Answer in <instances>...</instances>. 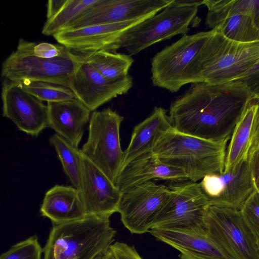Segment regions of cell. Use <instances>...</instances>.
<instances>
[{"mask_svg": "<svg viewBox=\"0 0 259 259\" xmlns=\"http://www.w3.org/2000/svg\"><path fill=\"white\" fill-rule=\"evenodd\" d=\"M81 55L102 75L111 80L127 76L134 62L131 55L116 52L101 51Z\"/></svg>", "mask_w": 259, "mask_h": 259, "instance_id": "obj_25", "label": "cell"}, {"mask_svg": "<svg viewBox=\"0 0 259 259\" xmlns=\"http://www.w3.org/2000/svg\"><path fill=\"white\" fill-rule=\"evenodd\" d=\"M48 127L78 147L91 111L77 99L48 102Z\"/></svg>", "mask_w": 259, "mask_h": 259, "instance_id": "obj_20", "label": "cell"}, {"mask_svg": "<svg viewBox=\"0 0 259 259\" xmlns=\"http://www.w3.org/2000/svg\"><path fill=\"white\" fill-rule=\"evenodd\" d=\"M103 254H101L96 257L95 259H103Z\"/></svg>", "mask_w": 259, "mask_h": 259, "instance_id": "obj_38", "label": "cell"}, {"mask_svg": "<svg viewBox=\"0 0 259 259\" xmlns=\"http://www.w3.org/2000/svg\"><path fill=\"white\" fill-rule=\"evenodd\" d=\"M248 162L254 190L259 194V141L250 151Z\"/></svg>", "mask_w": 259, "mask_h": 259, "instance_id": "obj_34", "label": "cell"}, {"mask_svg": "<svg viewBox=\"0 0 259 259\" xmlns=\"http://www.w3.org/2000/svg\"><path fill=\"white\" fill-rule=\"evenodd\" d=\"M34 44L20 39L16 50L2 64V76L12 81H39L69 88L70 77L78 65L80 55L65 48L57 57L39 58L32 53Z\"/></svg>", "mask_w": 259, "mask_h": 259, "instance_id": "obj_6", "label": "cell"}, {"mask_svg": "<svg viewBox=\"0 0 259 259\" xmlns=\"http://www.w3.org/2000/svg\"><path fill=\"white\" fill-rule=\"evenodd\" d=\"M67 0H50L47 4V18L49 20L58 14L65 5Z\"/></svg>", "mask_w": 259, "mask_h": 259, "instance_id": "obj_36", "label": "cell"}, {"mask_svg": "<svg viewBox=\"0 0 259 259\" xmlns=\"http://www.w3.org/2000/svg\"><path fill=\"white\" fill-rule=\"evenodd\" d=\"M99 0H67L64 7L52 18L47 20L41 32L45 35L56 34L96 5Z\"/></svg>", "mask_w": 259, "mask_h": 259, "instance_id": "obj_28", "label": "cell"}, {"mask_svg": "<svg viewBox=\"0 0 259 259\" xmlns=\"http://www.w3.org/2000/svg\"><path fill=\"white\" fill-rule=\"evenodd\" d=\"M212 31L194 61L193 83L237 80L259 60V40L236 42L215 29Z\"/></svg>", "mask_w": 259, "mask_h": 259, "instance_id": "obj_4", "label": "cell"}, {"mask_svg": "<svg viewBox=\"0 0 259 259\" xmlns=\"http://www.w3.org/2000/svg\"><path fill=\"white\" fill-rule=\"evenodd\" d=\"M205 230L231 259H259L258 241L236 209L209 205Z\"/></svg>", "mask_w": 259, "mask_h": 259, "instance_id": "obj_9", "label": "cell"}, {"mask_svg": "<svg viewBox=\"0 0 259 259\" xmlns=\"http://www.w3.org/2000/svg\"><path fill=\"white\" fill-rule=\"evenodd\" d=\"M251 95L239 80L224 83H193L170 104L168 117L178 132L203 139L230 140Z\"/></svg>", "mask_w": 259, "mask_h": 259, "instance_id": "obj_1", "label": "cell"}, {"mask_svg": "<svg viewBox=\"0 0 259 259\" xmlns=\"http://www.w3.org/2000/svg\"><path fill=\"white\" fill-rule=\"evenodd\" d=\"M199 183L210 205L239 210L254 190L248 158L227 172L206 175Z\"/></svg>", "mask_w": 259, "mask_h": 259, "instance_id": "obj_15", "label": "cell"}, {"mask_svg": "<svg viewBox=\"0 0 259 259\" xmlns=\"http://www.w3.org/2000/svg\"><path fill=\"white\" fill-rule=\"evenodd\" d=\"M116 259H143L133 246L120 242H116L110 246Z\"/></svg>", "mask_w": 259, "mask_h": 259, "instance_id": "obj_35", "label": "cell"}, {"mask_svg": "<svg viewBox=\"0 0 259 259\" xmlns=\"http://www.w3.org/2000/svg\"><path fill=\"white\" fill-rule=\"evenodd\" d=\"M146 19L64 29L53 36L60 45L80 54L101 51L116 52L115 45L123 32Z\"/></svg>", "mask_w": 259, "mask_h": 259, "instance_id": "obj_17", "label": "cell"}, {"mask_svg": "<svg viewBox=\"0 0 259 259\" xmlns=\"http://www.w3.org/2000/svg\"><path fill=\"white\" fill-rule=\"evenodd\" d=\"M213 29L236 42L250 43L259 40V29L252 18L246 15L227 18Z\"/></svg>", "mask_w": 259, "mask_h": 259, "instance_id": "obj_27", "label": "cell"}, {"mask_svg": "<svg viewBox=\"0 0 259 259\" xmlns=\"http://www.w3.org/2000/svg\"><path fill=\"white\" fill-rule=\"evenodd\" d=\"M202 5L207 9L205 23L210 30L236 15L250 16L259 29V0H203Z\"/></svg>", "mask_w": 259, "mask_h": 259, "instance_id": "obj_24", "label": "cell"}, {"mask_svg": "<svg viewBox=\"0 0 259 259\" xmlns=\"http://www.w3.org/2000/svg\"><path fill=\"white\" fill-rule=\"evenodd\" d=\"M156 180L174 183L189 181L183 171L162 163L150 151L137 156L123 166L114 184L123 193L135 186Z\"/></svg>", "mask_w": 259, "mask_h": 259, "instance_id": "obj_18", "label": "cell"}, {"mask_svg": "<svg viewBox=\"0 0 259 259\" xmlns=\"http://www.w3.org/2000/svg\"><path fill=\"white\" fill-rule=\"evenodd\" d=\"M212 33L210 30L183 35L156 53L151 61L153 85L175 93L184 85L192 83L194 61Z\"/></svg>", "mask_w": 259, "mask_h": 259, "instance_id": "obj_7", "label": "cell"}, {"mask_svg": "<svg viewBox=\"0 0 259 259\" xmlns=\"http://www.w3.org/2000/svg\"><path fill=\"white\" fill-rule=\"evenodd\" d=\"M229 140L209 141L172 127L158 138L151 151L162 163L181 170L189 181L197 182L206 175L224 172Z\"/></svg>", "mask_w": 259, "mask_h": 259, "instance_id": "obj_2", "label": "cell"}, {"mask_svg": "<svg viewBox=\"0 0 259 259\" xmlns=\"http://www.w3.org/2000/svg\"><path fill=\"white\" fill-rule=\"evenodd\" d=\"M237 80L242 82L247 88L252 100L259 101V60Z\"/></svg>", "mask_w": 259, "mask_h": 259, "instance_id": "obj_32", "label": "cell"}, {"mask_svg": "<svg viewBox=\"0 0 259 259\" xmlns=\"http://www.w3.org/2000/svg\"><path fill=\"white\" fill-rule=\"evenodd\" d=\"M109 218L87 215L53 225L43 248V259H95L103 254L116 234Z\"/></svg>", "mask_w": 259, "mask_h": 259, "instance_id": "obj_3", "label": "cell"}, {"mask_svg": "<svg viewBox=\"0 0 259 259\" xmlns=\"http://www.w3.org/2000/svg\"><path fill=\"white\" fill-rule=\"evenodd\" d=\"M62 164L63 170L73 187L79 189L82 167L81 149L70 144L61 136L55 134L49 138Z\"/></svg>", "mask_w": 259, "mask_h": 259, "instance_id": "obj_26", "label": "cell"}, {"mask_svg": "<svg viewBox=\"0 0 259 259\" xmlns=\"http://www.w3.org/2000/svg\"><path fill=\"white\" fill-rule=\"evenodd\" d=\"M169 188V197L152 229L205 230V218L209 203L200 183L188 181Z\"/></svg>", "mask_w": 259, "mask_h": 259, "instance_id": "obj_10", "label": "cell"}, {"mask_svg": "<svg viewBox=\"0 0 259 259\" xmlns=\"http://www.w3.org/2000/svg\"><path fill=\"white\" fill-rule=\"evenodd\" d=\"M42 255L43 248L34 235L11 246L0 259H43Z\"/></svg>", "mask_w": 259, "mask_h": 259, "instance_id": "obj_30", "label": "cell"}, {"mask_svg": "<svg viewBox=\"0 0 259 259\" xmlns=\"http://www.w3.org/2000/svg\"><path fill=\"white\" fill-rule=\"evenodd\" d=\"M2 99L3 116L12 120L19 130L37 137L48 127L47 105L24 91L19 82L5 80Z\"/></svg>", "mask_w": 259, "mask_h": 259, "instance_id": "obj_13", "label": "cell"}, {"mask_svg": "<svg viewBox=\"0 0 259 259\" xmlns=\"http://www.w3.org/2000/svg\"><path fill=\"white\" fill-rule=\"evenodd\" d=\"M40 212L41 216L50 219L53 225L80 220L87 215L78 190L59 185L46 192Z\"/></svg>", "mask_w": 259, "mask_h": 259, "instance_id": "obj_22", "label": "cell"}, {"mask_svg": "<svg viewBox=\"0 0 259 259\" xmlns=\"http://www.w3.org/2000/svg\"><path fill=\"white\" fill-rule=\"evenodd\" d=\"M172 0H99L64 29L148 18L160 12ZM63 29V30H64Z\"/></svg>", "mask_w": 259, "mask_h": 259, "instance_id": "obj_14", "label": "cell"}, {"mask_svg": "<svg viewBox=\"0 0 259 259\" xmlns=\"http://www.w3.org/2000/svg\"><path fill=\"white\" fill-rule=\"evenodd\" d=\"M149 232L179 250L181 259H231L206 230L153 228Z\"/></svg>", "mask_w": 259, "mask_h": 259, "instance_id": "obj_19", "label": "cell"}, {"mask_svg": "<svg viewBox=\"0 0 259 259\" xmlns=\"http://www.w3.org/2000/svg\"><path fill=\"white\" fill-rule=\"evenodd\" d=\"M200 0H172L159 13L130 27L123 32L115 46V51L124 48L135 55L158 42L173 36L186 34L192 24H198Z\"/></svg>", "mask_w": 259, "mask_h": 259, "instance_id": "obj_5", "label": "cell"}, {"mask_svg": "<svg viewBox=\"0 0 259 259\" xmlns=\"http://www.w3.org/2000/svg\"><path fill=\"white\" fill-rule=\"evenodd\" d=\"M78 191L87 215L110 218L117 212L121 192L101 169L82 154Z\"/></svg>", "mask_w": 259, "mask_h": 259, "instance_id": "obj_16", "label": "cell"}, {"mask_svg": "<svg viewBox=\"0 0 259 259\" xmlns=\"http://www.w3.org/2000/svg\"><path fill=\"white\" fill-rule=\"evenodd\" d=\"M258 106H259V101H258Z\"/></svg>", "mask_w": 259, "mask_h": 259, "instance_id": "obj_40", "label": "cell"}, {"mask_svg": "<svg viewBox=\"0 0 259 259\" xmlns=\"http://www.w3.org/2000/svg\"><path fill=\"white\" fill-rule=\"evenodd\" d=\"M103 259H116L113 250L110 248L103 254Z\"/></svg>", "mask_w": 259, "mask_h": 259, "instance_id": "obj_37", "label": "cell"}, {"mask_svg": "<svg viewBox=\"0 0 259 259\" xmlns=\"http://www.w3.org/2000/svg\"><path fill=\"white\" fill-rule=\"evenodd\" d=\"M245 223L259 242V194L254 190L240 210Z\"/></svg>", "mask_w": 259, "mask_h": 259, "instance_id": "obj_31", "label": "cell"}, {"mask_svg": "<svg viewBox=\"0 0 259 259\" xmlns=\"http://www.w3.org/2000/svg\"><path fill=\"white\" fill-rule=\"evenodd\" d=\"M79 55L80 61L70 77L69 88L91 112L118 96L127 93L132 87L133 78L130 75L116 80L108 79Z\"/></svg>", "mask_w": 259, "mask_h": 259, "instance_id": "obj_12", "label": "cell"}, {"mask_svg": "<svg viewBox=\"0 0 259 259\" xmlns=\"http://www.w3.org/2000/svg\"><path fill=\"white\" fill-rule=\"evenodd\" d=\"M65 48L61 45H54L48 42H34L32 53L34 56L39 58L52 59L60 56Z\"/></svg>", "mask_w": 259, "mask_h": 259, "instance_id": "obj_33", "label": "cell"}, {"mask_svg": "<svg viewBox=\"0 0 259 259\" xmlns=\"http://www.w3.org/2000/svg\"><path fill=\"white\" fill-rule=\"evenodd\" d=\"M258 248H259V242H258Z\"/></svg>", "mask_w": 259, "mask_h": 259, "instance_id": "obj_39", "label": "cell"}, {"mask_svg": "<svg viewBox=\"0 0 259 259\" xmlns=\"http://www.w3.org/2000/svg\"><path fill=\"white\" fill-rule=\"evenodd\" d=\"M171 128L166 111L155 107L148 117L135 126L128 146L123 151L121 167L137 156L151 151L158 138Z\"/></svg>", "mask_w": 259, "mask_h": 259, "instance_id": "obj_23", "label": "cell"}, {"mask_svg": "<svg viewBox=\"0 0 259 259\" xmlns=\"http://www.w3.org/2000/svg\"><path fill=\"white\" fill-rule=\"evenodd\" d=\"M169 187L150 181L122 193L117 212L125 227L132 233L150 231L167 200Z\"/></svg>", "mask_w": 259, "mask_h": 259, "instance_id": "obj_11", "label": "cell"}, {"mask_svg": "<svg viewBox=\"0 0 259 259\" xmlns=\"http://www.w3.org/2000/svg\"><path fill=\"white\" fill-rule=\"evenodd\" d=\"M23 89L42 101L55 102L76 99L68 87L44 81L25 80L19 82Z\"/></svg>", "mask_w": 259, "mask_h": 259, "instance_id": "obj_29", "label": "cell"}, {"mask_svg": "<svg viewBox=\"0 0 259 259\" xmlns=\"http://www.w3.org/2000/svg\"><path fill=\"white\" fill-rule=\"evenodd\" d=\"M226 153L224 172L248 158L252 147L259 141V106L252 100L237 123Z\"/></svg>", "mask_w": 259, "mask_h": 259, "instance_id": "obj_21", "label": "cell"}, {"mask_svg": "<svg viewBox=\"0 0 259 259\" xmlns=\"http://www.w3.org/2000/svg\"><path fill=\"white\" fill-rule=\"evenodd\" d=\"M123 117L108 107L95 111L91 115L89 135L82 145V154L115 183L123 158L120 126Z\"/></svg>", "mask_w": 259, "mask_h": 259, "instance_id": "obj_8", "label": "cell"}]
</instances>
